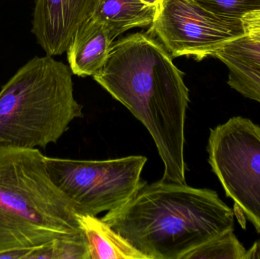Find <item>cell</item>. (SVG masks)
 Instances as JSON below:
<instances>
[{
    "label": "cell",
    "mask_w": 260,
    "mask_h": 259,
    "mask_svg": "<svg viewBox=\"0 0 260 259\" xmlns=\"http://www.w3.org/2000/svg\"><path fill=\"white\" fill-rule=\"evenodd\" d=\"M94 80L146 128L165 167L163 180L186 182L185 121L189 91L184 73L148 33L114 43Z\"/></svg>",
    "instance_id": "1"
},
{
    "label": "cell",
    "mask_w": 260,
    "mask_h": 259,
    "mask_svg": "<svg viewBox=\"0 0 260 259\" xmlns=\"http://www.w3.org/2000/svg\"><path fill=\"white\" fill-rule=\"evenodd\" d=\"M235 216L214 190L160 179L142 181L128 202L102 219L148 259H182L234 230Z\"/></svg>",
    "instance_id": "2"
},
{
    "label": "cell",
    "mask_w": 260,
    "mask_h": 259,
    "mask_svg": "<svg viewBox=\"0 0 260 259\" xmlns=\"http://www.w3.org/2000/svg\"><path fill=\"white\" fill-rule=\"evenodd\" d=\"M82 233L39 149L0 146V253Z\"/></svg>",
    "instance_id": "3"
},
{
    "label": "cell",
    "mask_w": 260,
    "mask_h": 259,
    "mask_svg": "<svg viewBox=\"0 0 260 259\" xmlns=\"http://www.w3.org/2000/svg\"><path fill=\"white\" fill-rule=\"evenodd\" d=\"M71 69L47 55L23 65L0 91V146L46 149L83 117Z\"/></svg>",
    "instance_id": "4"
},
{
    "label": "cell",
    "mask_w": 260,
    "mask_h": 259,
    "mask_svg": "<svg viewBox=\"0 0 260 259\" xmlns=\"http://www.w3.org/2000/svg\"><path fill=\"white\" fill-rule=\"evenodd\" d=\"M207 152L241 227L248 220L260 234V126L245 117H232L210 129Z\"/></svg>",
    "instance_id": "5"
},
{
    "label": "cell",
    "mask_w": 260,
    "mask_h": 259,
    "mask_svg": "<svg viewBox=\"0 0 260 259\" xmlns=\"http://www.w3.org/2000/svg\"><path fill=\"white\" fill-rule=\"evenodd\" d=\"M144 156L104 161H79L45 156L55 185L76 214L97 216L120 208L137 191L146 164Z\"/></svg>",
    "instance_id": "6"
},
{
    "label": "cell",
    "mask_w": 260,
    "mask_h": 259,
    "mask_svg": "<svg viewBox=\"0 0 260 259\" xmlns=\"http://www.w3.org/2000/svg\"><path fill=\"white\" fill-rule=\"evenodd\" d=\"M148 33L173 58L197 61L215 57L224 44L244 34L241 20L212 13L192 0H162Z\"/></svg>",
    "instance_id": "7"
},
{
    "label": "cell",
    "mask_w": 260,
    "mask_h": 259,
    "mask_svg": "<svg viewBox=\"0 0 260 259\" xmlns=\"http://www.w3.org/2000/svg\"><path fill=\"white\" fill-rule=\"evenodd\" d=\"M103 0H37L31 32L47 55L67 51L78 30L95 14Z\"/></svg>",
    "instance_id": "8"
},
{
    "label": "cell",
    "mask_w": 260,
    "mask_h": 259,
    "mask_svg": "<svg viewBox=\"0 0 260 259\" xmlns=\"http://www.w3.org/2000/svg\"><path fill=\"white\" fill-rule=\"evenodd\" d=\"M114 40L108 27L92 17L78 30L67 50L73 74L86 77L99 72L109 56Z\"/></svg>",
    "instance_id": "9"
},
{
    "label": "cell",
    "mask_w": 260,
    "mask_h": 259,
    "mask_svg": "<svg viewBox=\"0 0 260 259\" xmlns=\"http://www.w3.org/2000/svg\"><path fill=\"white\" fill-rule=\"evenodd\" d=\"M86 239L90 259H148L108 223L96 216L76 214Z\"/></svg>",
    "instance_id": "10"
},
{
    "label": "cell",
    "mask_w": 260,
    "mask_h": 259,
    "mask_svg": "<svg viewBox=\"0 0 260 259\" xmlns=\"http://www.w3.org/2000/svg\"><path fill=\"white\" fill-rule=\"evenodd\" d=\"M158 9L141 0H103L94 18L104 23L114 39L129 29L151 26Z\"/></svg>",
    "instance_id": "11"
},
{
    "label": "cell",
    "mask_w": 260,
    "mask_h": 259,
    "mask_svg": "<svg viewBox=\"0 0 260 259\" xmlns=\"http://www.w3.org/2000/svg\"><path fill=\"white\" fill-rule=\"evenodd\" d=\"M25 259H90L83 233L56 239L29 251Z\"/></svg>",
    "instance_id": "12"
},
{
    "label": "cell",
    "mask_w": 260,
    "mask_h": 259,
    "mask_svg": "<svg viewBox=\"0 0 260 259\" xmlns=\"http://www.w3.org/2000/svg\"><path fill=\"white\" fill-rule=\"evenodd\" d=\"M247 258V249L232 230L189 251L182 259Z\"/></svg>",
    "instance_id": "13"
},
{
    "label": "cell",
    "mask_w": 260,
    "mask_h": 259,
    "mask_svg": "<svg viewBox=\"0 0 260 259\" xmlns=\"http://www.w3.org/2000/svg\"><path fill=\"white\" fill-rule=\"evenodd\" d=\"M220 60L229 68V86L246 98L260 103V70L227 59Z\"/></svg>",
    "instance_id": "14"
},
{
    "label": "cell",
    "mask_w": 260,
    "mask_h": 259,
    "mask_svg": "<svg viewBox=\"0 0 260 259\" xmlns=\"http://www.w3.org/2000/svg\"><path fill=\"white\" fill-rule=\"evenodd\" d=\"M215 57L218 59H229L260 70V42L242 35L224 44L215 53Z\"/></svg>",
    "instance_id": "15"
},
{
    "label": "cell",
    "mask_w": 260,
    "mask_h": 259,
    "mask_svg": "<svg viewBox=\"0 0 260 259\" xmlns=\"http://www.w3.org/2000/svg\"><path fill=\"white\" fill-rule=\"evenodd\" d=\"M220 16L241 20L246 14L259 10L260 0H192Z\"/></svg>",
    "instance_id": "16"
},
{
    "label": "cell",
    "mask_w": 260,
    "mask_h": 259,
    "mask_svg": "<svg viewBox=\"0 0 260 259\" xmlns=\"http://www.w3.org/2000/svg\"><path fill=\"white\" fill-rule=\"evenodd\" d=\"M241 20L244 35L260 42V9L246 14Z\"/></svg>",
    "instance_id": "17"
},
{
    "label": "cell",
    "mask_w": 260,
    "mask_h": 259,
    "mask_svg": "<svg viewBox=\"0 0 260 259\" xmlns=\"http://www.w3.org/2000/svg\"><path fill=\"white\" fill-rule=\"evenodd\" d=\"M260 258V242L254 243L250 249L247 250V258Z\"/></svg>",
    "instance_id": "18"
},
{
    "label": "cell",
    "mask_w": 260,
    "mask_h": 259,
    "mask_svg": "<svg viewBox=\"0 0 260 259\" xmlns=\"http://www.w3.org/2000/svg\"><path fill=\"white\" fill-rule=\"evenodd\" d=\"M141 1L149 5V6H154L159 10L162 0H141Z\"/></svg>",
    "instance_id": "19"
}]
</instances>
